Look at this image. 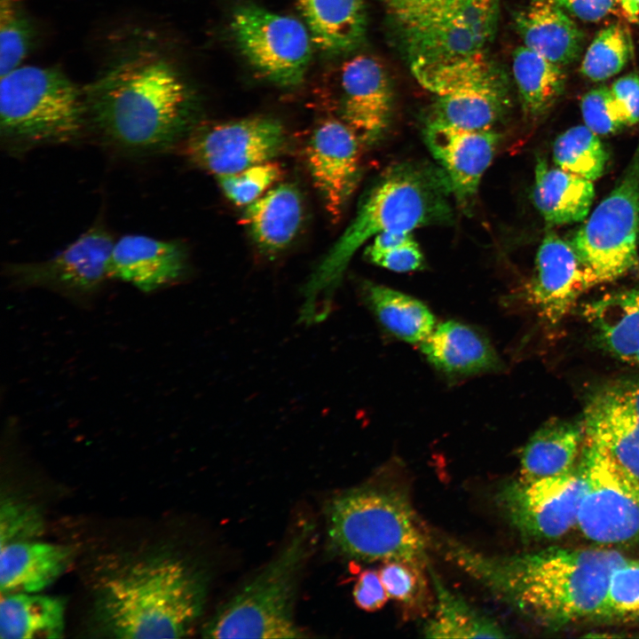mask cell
Masks as SVG:
<instances>
[{
    "label": "cell",
    "mask_w": 639,
    "mask_h": 639,
    "mask_svg": "<svg viewBox=\"0 0 639 639\" xmlns=\"http://www.w3.org/2000/svg\"><path fill=\"white\" fill-rule=\"evenodd\" d=\"M443 548L498 601L552 628L601 617L610 575L626 557L610 548L561 547L496 556L454 540Z\"/></svg>",
    "instance_id": "cell-1"
},
{
    "label": "cell",
    "mask_w": 639,
    "mask_h": 639,
    "mask_svg": "<svg viewBox=\"0 0 639 639\" xmlns=\"http://www.w3.org/2000/svg\"><path fill=\"white\" fill-rule=\"evenodd\" d=\"M83 91L87 128L110 146L158 152L173 146L186 130L191 93L173 66L156 54L125 59Z\"/></svg>",
    "instance_id": "cell-2"
},
{
    "label": "cell",
    "mask_w": 639,
    "mask_h": 639,
    "mask_svg": "<svg viewBox=\"0 0 639 639\" xmlns=\"http://www.w3.org/2000/svg\"><path fill=\"white\" fill-rule=\"evenodd\" d=\"M451 195L450 182L441 168L420 162L390 167L307 281L299 321L310 326L330 315L335 288L353 254L367 240L382 233H412L418 227L448 222Z\"/></svg>",
    "instance_id": "cell-3"
},
{
    "label": "cell",
    "mask_w": 639,
    "mask_h": 639,
    "mask_svg": "<svg viewBox=\"0 0 639 639\" xmlns=\"http://www.w3.org/2000/svg\"><path fill=\"white\" fill-rule=\"evenodd\" d=\"M206 586L184 559L152 554L117 564L94 588L93 615L114 638H178L202 612Z\"/></svg>",
    "instance_id": "cell-4"
},
{
    "label": "cell",
    "mask_w": 639,
    "mask_h": 639,
    "mask_svg": "<svg viewBox=\"0 0 639 639\" xmlns=\"http://www.w3.org/2000/svg\"><path fill=\"white\" fill-rule=\"evenodd\" d=\"M326 513L329 540L341 554L367 562L428 564V539L404 490L355 487L334 497Z\"/></svg>",
    "instance_id": "cell-5"
},
{
    "label": "cell",
    "mask_w": 639,
    "mask_h": 639,
    "mask_svg": "<svg viewBox=\"0 0 639 639\" xmlns=\"http://www.w3.org/2000/svg\"><path fill=\"white\" fill-rule=\"evenodd\" d=\"M85 128L83 91L61 70L20 66L1 76L0 134L8 149L71 143Z\"/></svg>",
    "instance_id": "cell-6"
},
{
    "label": "cell",
    "mask_w": 639,
    "mask_h": 639,
    "mask_svg": "<svg viewBox=\"0 0 639 639\" xmlns=\"http://www.w3.org/2000/svg\"><path fill=\"white\" fill-rule=\"evenodd\" d=\"M313 525L305 522L280 553L204 624L206 638L304 637L294 620L298 576L309 554Z\"/></svg>",
    "instance_id": "cell-7"
},
{
    "label": "cell",
    "mask_w": 639,
    "mask_h": 639,
    "mask_svg": "<svg viewBox=\"0 0 639 639\" xmlns=\"http://www.w3.org/2000/svg\"><path fill=\"white\" fill-rule=\"evenodd\" d=\"M411 70L435 96L434 120L465 129H493L509 106L506 77L485 51L446 59H414Z\"/></svg>",
    "instance_id": "cell-8"
},
{
    "label": "cell",
    "mask_w": 639,
    "mask_h": 639,
    "mask_svg": "<svg viewBox=\"0 0 639 639\" xmlns=\"http://www.w3.org/2000/svg\"><path fill=\"white\" fill-rule=\"evenodd\" d=\"M639 143L621 178L571 241L596 285L615 280L638 264Z\"/></svg>",
    "instance_id": "cell-9"
},
{
    "label": "cell",
    "mask_w": 639,
    "mask_h": 639,
    "mask_svg": "<svg viewBox=\"0 0 639 639\" xmlns=\"http://www.w3.org/2000/svg\"><path fill=\"white\" fill-rule=\"evenodd\" d=\"M579 467L585 483L577 522L580 532L602 545L639 541V479L586 440Z\"/></svg>",
    "instance_id": "cell-10"
},
{
    "label": "cell",
    "mask_w": 639,
    "mask_h": 639,
    "mask_svg": "<svg viewBox=\"0 0 639 639\" xmlns=\"http://www.w3.org/2000/svg\"><path fill=\"white\" fill-rule=\"evenodd\" d=\"M231 30L242 55L264 78L284 87L303 82L313 41L299 20L245 4L234 11Z\"/></svg>",
    "instance_id": "cell-11"
},
{
    "label": "cell",
    "mask_w": 639,
    "mask_h": 639,
    "mask_svg": "<svg viewBox=\"0 0 639 639\" xmlns=\"http://www.w3.org/2000/svg\"><path fill=\"white\" fill-rule=\"evenodd\" d=\"M584 487L578 464L561 476L509 480L498 489L496 503L509 524L525 540H556L577 527Z\"/></svg>",
    "instance_id": "cell-12"
},
{
    "label": "cell",
    "mask_w": 639,
    "mask_h": 639,
    "mask_svg": "<svg viewBox=\"0 0 639 639\" xmlns=\"http://www.w3.org/2000/svg\"><path fill=\"white\" fill-rule=\"evenodd\" d=\"M114 243L111 234L96 225L49 259L7 264L5 274L15 287L46 288L85 304L110 279L108 260Z\"/></svg>",
    "instance_id": "cell-13"
},
{
    "label": "cell",
    "mask_w": 639,
    "mask_h": 639,
    "mask_svg": "<svg viewBox=\"0 0 639 639\" xmlns=\"http://www.w3.org/2000/svg\"><path fill=\"white\" fill-rule=\"evenodd\" d=\"M500 0H456L399 24L412 60H436L485 51L493 39Z\"/></svg>",
    "instance_id": "cell-14"
},
{
    "label": "cell",
    "mask_w": 639,
    "mask_h": 639,
    "mask_svg": "<svg viewBox=\"0 0 639 639\" xmlns=\"http://www.w3.org/2000/svg\"><path fill=\"white\" fill-rule=\"evenodd\" d=\"M286 141L280 122L255 116L198 127L185 138L184 149L193 163L217 178L272 161Z\"/></svg>",
    "instance_id": "cell-15"
},
{
    "label": "cell",
    "mask_w": 639,
    "mask_h": 639,
    "mask_svg": "<svg viewBox=\"0 0 639 639\" xmlns=\"http://www.w3.org/2000/svg\"><path fill=\"white\" fill-rule=\"evenodd\" d=\"M582 420L585 440L639 479V379L598 387L586 400Z\"/></svg>",
    "instance_id": "cell-16"
},
{
    "label": "cell",
    "mask_w": 639,
    "mask_h": 639,
    "mask_svg": "<svg viewBox=\"0 0 639 639\" xmlns=\"http://www.w3.org/2000/svg\"><path fill=\"white\" fill-rule=\"evenodd\" d=\"M426 145L446 173L453 197L469 208L495 154L500 135L493 129L473 130L431 119L424 129Z\"/></svg>",
    "instance_id": "cell-17"
},
{
    "label": "cell",
    "mask_w": 639,
    "mask_h": 639,
    "mask_svg": "<svg viewBox=\"0 0 639 639\" xmlns=\"http://www.w3.org/2000/svg\"><path fill=\"white\" fill-rule=\"evenodd\" d=\"M596 285L572 243L548 231L539 247L535 272L527 289L528 300L540 318L550 325L559 323L579 297Z\"/></svg>",
    "instance_id": "cell-18"
},
{
    "label": "cell",
    "mask_w": 639,
    "mask_h": 639,
    "mask_svg": "<svg viewBox=\"0 0 639 639\" xmlns=\"http://www.w3.org/2000/svg\"><path fill=\"white\" fill-rule=\"evenodd\" d=\"M360 142L343 122L329 119L314 130L306 146L313 183L331 218L337 221L359 176Z\"/></svg>",
    "instance_id": "cell-19"
},
{
    "label": "cell",
    "mask_w": 639,
    "mask_h": 639,
    "mask_svg": "<svg viewBox=\"0 0 639 639\" xmlns=\"http://www.w3.org/2000/svg\"><path fill=\"white\" fill-rule=\"evenodd\" d=\"M340 80L343 122L360 144H375L390 118L392 93L386 71L375 58L359 54L343 63Z\"/></svg>",
    "instance_id": "cell-20"
},
{
    "label": "cell",
    "mask_w": 639,
    "mask_h": 639,
    "mask_svg": "<svg viewBox=\"0 0 639 639\" xmlns=\"http://www.w3.org/2000/svg\"><path fill=\"white\" fill-rule=\"evenodd\" d=\"M187 257L178 241L128 234L114 241L108 260L110 279L151 293L179 281L185 274Z\"/></svg>",
    "instance_id": "cell-21"
},
{
    "label": "cell",
    "mask_w": 639,
    "mask_h": 639,
    "mask_svg": "<svg viewBox=\"0 0 639 639\" xmlns=\"http://www.w3.org/2000/svg\"><path fill=\"white\" fill-rule=\"evenodd\" d=\"M523 45L561 67L580 57L585 36L566 12L548 0H532L515 15Z\"/></svg>",
    "instance_id": "cell-22"
},
{
    "label": "cell",
    "mask_w": 639,
    "mask_h": 639,
    "mask_svg": "<svg viewBox=\"0 0 639 639\" xmlns=\"http://www.w3.org/2000/svg\"><path fill=\"white\" fill-rule=\"evenodd\" d=\"M73 556L68 546L32 540L2 546L1 595L40 592L65 572Z\"/></svg>",
    "instance_id": "cell-23"
},
{
    "label": "cell",
    "mask_w": 639,
    "mask_h": 639,
    "mask_svg": "<svg viewBox=\"0 0 639 639\" xmlns=\"http://www.w3.org/2000/svg\"><path fill=\"white\" fill-rule=\"evenodd\" d=\"M585 441L579 420L551 419L528 439L520 455V477L532 480L561 476L575 469Z\"/></svg>",
    "instance_id": "cell-24"
},
{
    "label": "cell",
    "mask_w": 639,
    "mask_h": 639,
    "mask_svg": "<svg viewBox=\"0 0 639 639\" xmlns=\"http://www.w3.org/2000/svg\"><path fill=\"white\" fill-rule=\"evenodd\" d=\"M420 349L437 369L454 375L496 371L501 361L488 340L474 328L445 321L420 343Z\"/></svg>",
    "instance_id": "cell-25"
},
{
    "label": "cell",
    "mask_w": 639,
    "mask_h": 639,
    "mask_svg": "<svg viewBox=\"0 0 639 639\" xmlns=\"http://www.w3.org/2000/svg\"><path fill=\"white\" fill-rule=\"evenodd\" d=\"M584 316L600 348L633 364L639 353V287L589 303Z\"/></svg>",
    "instance_id": "cell-26"
},
{
    "label": "cell",
    "mask_w": 639,
    "mask_h": 639,
    "mask_svg": "<svg viewBox=\"0 0 639 639\" xmlns=\"http://www.w3.org/2000/svg\"><path fill=\"white\" fill-rule=\"evenodd\" d=\"M594 196L592 181L558 167L552 168L545 159L538 158L532 201L548 226L584 220Z\"/></svg>",
    "instance_id": "cell-27"
},
{
    "label": "cell",
    "mask_w": 639,
    "mask_h": 639,
    "mask_svg": "<svg viewBox=\"0 0 639 639\" xmlns=\"http://www.w3.org/2000/svg\"><path fill=\"white\" fill-rule=\"evenodd\" d=\"M302 201L291 184L269 189L245 209L242 222L261 249L276 254L296 235L302 221Z\"/></svg>",
    "instance_id": "cell-28"
},
{
    "label": "cell",
    "mask_w": 639,
    "mask_h": 639,
    "mask_svg": "<svg viewBox=\"0 0 639 639\" xmlns=\"http://www.w3.org/2000/svg\"><path fill=\"white\" fill-rule=\"evenodd\" d=\"M313 43L340 53L357 46L366 30L364 0H296Z\"/></svg>",
    "instance_id": "cell-29"
},
{
    "label": "cell",
    "mask_w": 639,
    "mask_h": 639,
    "mask_svg": "<svg viewBox=\"0 0 639 639\" xmlns=\"http://www.w3.org/2000/svg\"><path fill=\"white\" fill-rule=\"evenodd\" d=\"M65 601L36 593L2 595L0 637L61 638L65 627Z\"/></svg>",
    "instance_id": "cell-30"
},
{
    "label": "cell",
    "mask_w": 639,
    "mask_h": 639,
    "mask_svg": "<svg viewBox=\"0 0 639 639\" xmlns=\"http://www.w3.org/2000/svg\"><path fill=\"white\" fill-rule=\"evenodd\" d=\"M435 592V607L423 635L428 638H503L508 635L496 620L477 611L448 588L428 565Z\"/></svg>",
    "instance_id": "cell-31"
},
{
    "label": "cell",
    "mask_w": 639,
    "mask_h": 639,
    "mask_svg": "<svg viewBox=\"0 0 639 639\" xmlns=\"http://www.w3.org/2000/svg\"><path fill=\"white\" fill-rule=\"evenodd\" d=\"M512 73L524 114L533 121L546 115L564 91L562 67L524 45L513 52Z\"/></svg>",
    "instance_id": "cell-32"
},
{
    "label": "cell",
    "mask_w": 639,
    "mask_h": 639,
    "mask_svg": "<svg viewBox=\"0 0 639 639\" xmlns=\"http://www.w3.org/2000/svg\"><path fill=\"white\" fill-rule=\"evenodd\" d=\"M363 296L384 328L403 341L421 343L435 328V318L428 307L406 294L367 282Z\"/></svg>",
    "instance_id": "cell-33"
},
{
    "label": "cell",
    "mask_w": 639,
    "mask_h": 639,
    "mask_svg": "<svg viewBox=\"0 0 639 639\" xmlns=\"http://www.w3.org/2000/svg\"><path fill=\"white\" fill-rule=\"evenodd\" d=\"M608 157L598 135L586 125L566 130L553 145V159L558 168L592 182L604 174Z\"/></svg>",
    "instance_id": "cell-34"
},
{
    "label": "cell",
    "mask_w": 639,
    "mask_h": 639,
    "mask_svg": "<svg viewBox=\"0 0 639 639\" xmlns=\"http://www.w3.org/2000/svg\"><path fill=\"white\" fill-rule=\"evenodd\" d=\"M634 56V43L629 29L615 23L602 29L588 47L581 74L592 82L605 81L619 73Z\"/></svg>",
    "instance_id": "cell-35"
},
{
    "label": "cell",
    "mask_w": 639,
    "mask_h": 639,
    "mask_svg": "<svg viewBox=\"0 0 639 639\" xmlns=\"http://www.w3.org/2000/svg\"><path fill=\"white\" fill-rule=\"evenodd\" d=\"M34 38V28L18 7L17 0H1V76L20 66L32 46Z\"/></svg>",
    "instance_id": "cell-36"
},
{
    "label": "cell",
    "mask_w": 639,
    "mask_h": 639,
    "mask_svg": "<svg viewBox=\"0 0 639 639\" xmlns=\"http://www.w3.org/2000/svg\"><path fill=\"white\" fill-rule=\"evenodd\" d=\"M601 617L617 620L639 618V560L625 557L613 569Z\"/></svg>",
    "instance_id": "cell-37"
},
{
    "label": "cell",
    "mask_w": 639,
    "mask_h": 639,
    "mask_svg": "<svg viewBox=\"0 0 639 639\" xmlns=\"http://www.w3.org/2000/svg\"><path fill=\"white\" fill-rule=\"evenodd\" d=\"M424 567L403 561L383 562L378 572L389 597L413 610L424 607L429 592Z\"/></svg>",
    "instance_id": "cell-38"
},
{
    "label": "cell",
    "mask_w": 639,
    "mask_h": 639,
    "mask_svg": "<svg viewBox=\"0 0 639 639\" xmlns=\"http://www.w3.org/2000/svg\"><path fill=\"white\" fill-rule=\"evenodd\" d=\"M280 174V166L270 161L217 179L229 201L237 206L247 207L265 193Z\"/></svg>",
    "instance_id": "cell-39"
},
{
    "label": "cell",
    "mask_w": 639,
    "mask_h": 639,
    "mask_svg": "<svg viewBox=\"0 0 639 639\" xmlns=\"http://www.w3.org/2000/svg\"><path fill=\"white\" fill-rule=\"evenodd\" d=\"M580 110L585 125L596 135L614 134L628 126L610 87L599 86L585 93Z\"/></svg>",
    "instance_id": "cell-40"
},
{
    "label": "cell",
    "mask_w": 639,
    "mask_h": 639,
    "mask_svg": "<svg viewBox=\"0 0 639 639\" xmlns=\"http://www.w3.org/2000/svg\"><path fill=\"white\" fill-rule=\"evenodd\" d=\"M43 518L32 506L7 498L1 503L0 547L18 540H32L43 532Z\"/></svg>",
    "instance_id": "cell-41"
},
{
    "label": "cell",
    "mask_w": 639,
    "mask_h": 639,
    "mask_svg": "<svg viewBox=\"0 0 639 639\" xmlns=\"http://www.w3.org/2000/svg\"><path fill=\"white\" fill-rule=\"evenodd\" d=\"M369 261L385 269L406 272L421 269L423 255L412 233H403L385 248L366 250Z\"/></svg>",
    "instance_id": "cell-42"
},
{
    "label": "cell",
    "mask_w": 639,
    "mask_h": 639,
    "mask_svg": "<svg viewBox=\"0 0 639 639\" xmlns=\"http://www.w3.org/2000/svg\"><path fill=\"white\" fill-rule=\"evenodd\" d=\"M352 594L356 605L366 611L382 609L390 598L379 572L369 569L359 574Z\"/></svg>",
    "instance_id": "cell-43"
},
{
    "label": "cell",
    "mask_w": 639,
    "mask_h": 639,
    "mask_svg": "<svg viewBox=\"0 0 639 639\" xmlns=\"http://www.w3.org/2000/svg\"><path fill=\"white\" fill-rule=\"evenodd\" d=\"M627 125L639 122V75L631 73L617 79L610 87Z\"/></svg>",
    "instance_id": "cell-44"
},
{
    "label": "cell",
    "mask_w": 639,
    "mask_h": 639,
    "mask_svg": "<svg viewBox=\"0 0 639 639\" xmlns=\"http://www.w3.org/2000/svg\"><path fill=\"white\" fill-rule=\"evenodd\" d=\"M576 18L596 22L605 18L614 8L616 0H548Z\"/></svg>",
    "instance_id": "cell-45"
},
{
    "label": "cell",
    "mask_w": 639,
    "mask_h": 639,
    "mask_svg": "<svg viewBox=\"0 0 639 639\" xmlns=\"http://www.w3.org/2000/svg\"><path fill=\"white\" fill-rule=\"evenodd\" d=\"M456 0H387L398 24L437 10Z\"/></svg>",
    "instance_id": "cell-46"
},
{
    "label": "cell",
    "mask_w": 639,
    "mask_h": 639,
    "mask_svg": "<svg viewBox=\"0 0 639 639\" xmlns=\"http://www.w3.org/2000/svg\"><path fill=\"white\" fill-rule=\"evenodd\" d=\"M626 17L632 22H635L639 9V0H619Z\"/></svg>",
    "instance_id": "cell-47"
},
{
    "label": "cell",
    "mask_w": 639,
    "mask_h": 639,
    "mask_svg": "<svg viewBox=\"0 0 639 639\" xmlns=\"http://www.w3.org/2000/svg\"><path fill=\"white\" fill-rule=\"evenodd\" d=\"M632 365H635V366L639 367V353H638V355L636 356V358H635V359L634 360V362H633Z\"/></svg>",
    "instance_id": "cell-48"
},
{
    "label": "cell",
    "mask_w": 639,
    "mask_h": 639,
    "mask_svg": "<svg viewBox=\"0 0 639 639\" xmlns=\"http://www.w3.org/2000/svg\"><path fill=\"white\" fill-rule=\"evenodd\" d=\"M635 23L639 24V9H638Z\"/></svg>",
    "instance_id": "cell-49"
}]
</instances>
